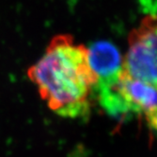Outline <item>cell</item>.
Masks as SVG:
<instances>
[{
  "label": "cell",
  "instance_id": "cell-1",
  "mask_svg": "<svg viewBox=\"0 0 157 157\" xmlns=\"http://www.w3.org/2000/svg\"><path fill=\"white\" fill-rule=\"evenodd\" d=\"M48 108L66 118H84L90 114L98 77L92 70L88 48L71 34L52 38L40 58L27 69Z\"/></svg>",
  "mask_w": 157,
  "mask_h": 157
},
{
  "label": "cell",
  "instance_id": "cell-2",
  "mask_svg": "<svg viewBox=\"0 0 157 157\" xmlns=\"http://www.w3.org/2000/svg\"><path fill=\"white\" fill-rule=\"evenodd\" d=\"M122 71L157 89V15H148L130 31Z\"/></svg>",
  "mask_w": 157,
  "mask_h": 157
},
{
  "label": "cell",
  "instance_id": "cell-3",
  "mask_svg": "<svg viewBox=\"0 0 157 157\" xmlns=\"http://www.w3.org/2000/svg\"><path fill=\"white\" fill-rule=\"evenodd\" d=\"M117 88L131 115H145L157 105V89L122 70L117 79Z\"/></svg>",
  "mask_w": 157,
  "mask_h": 157
},
{
  "label": "cell",
  "instance_id": "cell-4",
  "mask_svg": "<svg viewBox=\"0 0 157 157\" xmlns=\"http://www.w3.org/2000/svg\"><path fill=\"white\" fill-rule=\"evenodd\" d=\"M89 61L98 81L116 78L122 70L123 57L119 48L108 41H97L88 48Z\"/></svg>",
  "mask_w": 157,
  "mask_h": 157
},
{
  "label": "cell",
  "instance_id": "cell-5",
  "mask_svg": "<svg viewBox=\"0 0 157 157\" xmlns=\"http://www.w3.org/2000/svg\"><path fill=\"white\" fill-rule=\"evenodd\" d=\"M144 117L148 126L151 130L157 132V105L150 111H148L144 115Z\"/></svg>",
  "mask_w": 157,
  "mask_h": 157
}]
</instances>
